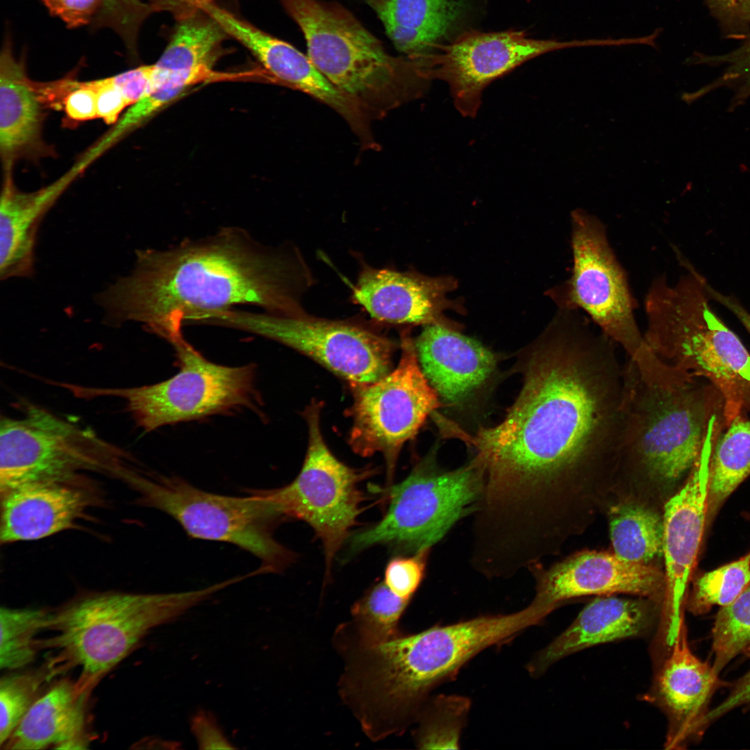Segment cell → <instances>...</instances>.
<instances>
[{"mask_svg":"<svg viewBox=\"0 0 750 750\" xmlns=\"http://www.w3.org/2000/svg\"><path fill=\"white\" fill-rule=\"evenodd\" d=\"M750 475V419L739 415L713 445L708 467L706 523Z\"/></svg>","mask_w":750,"mask_h":750,"instance_id":"29","label":"cell"},{"mask_svg":"<svg viewBox=\"0 0 750 750\" xmlns=\"http://www.w3.org/2000/svg\"><path fill=\"white\" fill-rule=\"evenodd\" d=\"M97 92V117L106 124H115L122 110L128 106L121 90L110 77L90 81Z\"/></svg>","mask_w":750,"mask_h":750,"instance_id":"45","label":"cell"},{"mask_svg":"<svg viewBox=\"0 0 750 750\" xmlns=\"http://www.w3.org/2000/svg\"><path fill=\"white\" fill-rule=\"evenodd\" d=\"M658 619L648 602L610 595L597 598L540 652L529 672L539 674L556 661L592 646L643 636L659 624Z\"/></svg>","mask_w":750,"mask_h":750,"instance_id":"23","label":"cell"},{"mask_svg":"<svg viewBox=\"0 0 750 750\" xmlns=\"http://www.w3.org/2000/svg\"><path fill=\"white\" fill-rule=\"evenodd\" d=\"M660 665L644 699L667 717L665 748H683L700 732L701 722L708 712L706 708L718 684V673L691 651L684 619Z\"/></svg>","mask_w":750,"mask_h":750,"instance_id":"19","label":"cell"},{"mask_svg":"<svg viewBox=\"0 0 750 750\" xmlns=\"http://www.w3.org/2000/svg\"><path fill=\"white\" fill-rule=\"evenodd\" d=\"M545 616L531 602L522 610L475 617L400 637L365 652L362 681L381 710L412 713L427 694L484 649L504 644Z\"/></svg>","mask_w":750,"mask_h":750,"instance_id":"6","label":"cell"},{"mask_svg":"<svg viewBox=\"0 0 750 750\" xmlns=\"http://www.w3.org/2000/svg\"><path fill=\"white\" fill-rule=\"evenodd\" d=\"M322 407L321 402L312 401L304 411L308 444L297 477L281 488L251 490L270 501L285 519H300L313 528L323 546L328 576L363 510L367 498L360 484L375 471L349 467L331 453L320 428Z\"/></svg>","mask_w":750,"mask_h":750,"instance_id":"11","label":"cell"},{"mask_svg":"<svg viewBox=\"0 0 750 750\" xmlns=\"http://www.w3.org/2000/svg\"><path fill=\"white\" fill-rule=\"evenodd\" d=\"M716 437L708 433L684 485L666 503L662 517L665 594L659 635L674 640L683 619L687 585L706 524L709 461Z\"/></svg>","mask_w":750,"mask_h":750,"instance_id":"17","label":"cell"},{"mask_svg":"<svg viewBox=\"0 0 750 750\" xmlns=\"http://www.w3.org/2000/svg\"><path fill=\"white\" fill-rule=\"evenodd\" d=\"M667 363L646 342L622 365L617 467L673 483L690 472L724 401L712 385Z\"/></svg>","mask_w":750,"mask_h":750,"instance_id":"3","label":"cell"},{"mask_svg":"<svg viewBox=\"0 0 750 750\" xmlns=\"http://www.w3.org/2000/svg\"><path fill=\"white\" fill-rule=\"evenodd\" d=\"M203 10L219 23L229 37L248 49L272 76L330 106L356 134L367 130L369 121L366 112L335 88L308 55L215 3Z\"/></svg>","mask_w":750,"mask_h":750,"instance_id":"20","label":"cell"},{"mask_svg":"<svg viewBox=\"0 0 750 750\" xmlns=\"http://www.w3.org/2000/svg\"><path fill=\"white\" fill-rule=\"evenodd\" d=\"M49 610L0 609V669L19 670L30 665L40 650L38 635L46 630Z\"/></svg>","mask_w":750,"mask_h":750,"instance_id":"33","label":"cell"},{"mask_svg":"<svg viewBox=\"0 0 750 750\" xmlns=\"http://www.w3.org/2000/svg\"><path fill=\"white\" fill-rule=\"evenodd\" d=\"M306 272L294 254L267 247L243 229L224 228L169 249L138 251L133 272L99 301L111 322H138L168 340L183 323L238 304L301 312Z\"/></svg>","mask_w":750,"mask_h":750,"instance_id":"2","label":"cell"},{"mask_svg":"<svg viewBox=\"0 0 750 750\" xmlns=\"http://www.w3.org/2000/svg\"><path fill=\"white\" fill-rule=\"evenodd\" d=\"M169 342L175 349L179 366L178 372L172 377L132 388L74 385V394L84 399H122L135 423L146 432L240 408L255 410L260 406L253 365L230 367L211 362L190 344L183 333Z\"/></svg>","mask_w":750,"mask_h":750,"instance_id":"9","label":"cell"},{"mask_svg":"<svg viewBox=\"0 0 750 750\" xmlns=\"http://www.w3.org/2000/svg\"><path fill=\"white\" fill-rule=\"evenodd\" d=\"M122 452L92 430L37 406L22 417H1V494L37 482L65 481L76 471L104 467Z\"/></svg>","mask_w":750,"mask_h":750,"instance_id":"14","label":"cell"},{"mask_svg":"<svg viewBox=\"0 0 750 750\" xmlns=\"http://www.w3.org/2000/svg\"><path fill=\"white\" fill-rule=\"evenodd\" d=\"M61 106L66 116L73 121L81 122L96 118L97 92L91 81L79 82L68 79Z\"/></svg>","mask_w":750,"mask_h":750,"instance_id":"41","label":"cell"},{"mask_svg":"<svg viewBox=\"0 0 750 750\" xmlns=\"http://www.w3.org/2000/svg\"><path fill=\"white\" fill-rule=\"evenodd\" d=\"M599 39H533L522 31H470L457 35L424 58L427 75L445 82L453 104L463 116L474 117L485 88L528 60L558 50L599 47Z\"/></svg>","mask_w":750,"mask_h":750,"instance_id":"16","label":"cell"},{"mask_svg":"<svg viewBox=\"0 0 750 750\" xmlns=\"http://www.w3.org/2000/svg\"><path fill=\"white\" fill-rule=\"evenodd\" d=\"M610 533L614 553L634 563L647 564L662 554V519L642 506L625 503L610 511Z\"/></svg>","mask_w":750,"mask_h":750,"instance_id":"31","label":"cell"},{"mask_svg":"<svg viewBox=\"0 0 750 750\" xmlns=\"http://www.w3.org/2000/svg\"><path fill=\"white\" fill-rule=\"evenodd\" d=\"M483 483L482 469L474 459L443 471L432 456L426 457L401 482L388 487V510L378 522L349 539V551L356 553L376 544L409 553L430 549L476 509Z\"/></svg>","mask_w":750,"mask_h":750,"instance_id":"10","label":"cell"},{"mask_svg":"<svg viewBox=\"0 0 750 750\" xmlns=\"http://www.w3.org/2000/svg\"><path fill=\"white\" fill-rule=\"evenodd\" d=\"M154 65H144L111 76L122 92L128 106L154 91Z\"/></svg>","mask_w":750,"mask_h":750,"instance_id":"43","label":"cell"},{"mask_svg":"<svg viewBox=\"0 0 750 750\" xmlns=\"http://www.w3.org/2000/svg\"><path fill=\"white\" fill-rule=\"evenodd\" d=\"M750 645V584L722 606L712 628L713 667L719 672Z\"/></svg>","mask_w":750,"mask_h":750,"instance_id":"36","label":"cell"},{"mask_svg":"<svg viewBox=\"0 0 750 750\" xmlns=\"http://www.w3.org/2000/svg\"><path fill=\"white\" fill-rule=\"evenodd\" d=\"M750 584V551L740 559L697 577L688 600L693 614L731 603Z\"/></svg>","mask_w":750,"mask_h":750,"instance_id":"35","label":"cell"},{"mask_svg":"<svg viewBox=\"0 0 750 750\" xmlns=\"http://www.w3.org/2000/svg\"><path fill=\"white\" fill-rule=\"evenodd\" d=\"M279 1L301 31L317 69L370 117H381L427 91L431 81L423 62L388 53L340 3Z\"/></svg>","mask_w":750,"mask_h":750,"instance_id":"5","label":"cell"},{"mask_svg":"<svg viewBox=\"0 0 750 750\" xmlns=\"http://www.w3.org/2000/svg\"><path fill=\"white\" fill-rule=\"evenodd\" d=\"M355 390L349 445L362 457L377 452L383 455L390 487L402 446L442 406L440 397L424 376L415 344L407 337L402 340L401 355L395 369Z\"/></svg>","mask_w":750,"mask_h":750,"instance_id":"15","label":"cell"},{"mask_svg":"<svg viewBox=\"0 0 750 750\" xmlns=\"http://www.w3.org/2000/svg\"><path fill=\"white\" fill-rule=\"evenodd\" d=\"M409 601L395 594L384 581H378L355 603L351 612L363 649L399 636L397 624Z\"/></svg>","mask_w":750,"mask_h":750,"instance_id":"32","label":"cell"},{"mask_svg":"<svg viewBox=\"0 0 750 750\" xmlns=\"http://www.w3.org/2000/svg\"><path fill=\"white\" fill-rule=\"evenodd\" d=\"M381 22L396 49L420 60L455 29L462 0H364Z\"/></svg>","mask_w":750,"mask_h":750,"instance_id":"28","label":"cell"},{"mask_svg":"<svg viewBox=\"0 0 750 750\" xmlns=\"http://www.w3.org/2000/svg\"><path fill=\"white\" fill-rule=\"evenodd\" d=\"M214 0H147L153 12H167L176 21L187 18L210 4Z\"/></svg>","mask_w":750,"mask_h":750,"instance_id":"48","label":"cell"},{"mask_svg":"<svg viewBox=\"0 0 750 750\" xmlns=\"http://www.w3.org/2000/svg\"><path fill=\"white\" fill-rule=\"evenodd\" d=\"M469 706L462 697H437L419 728L417 744L423 749H458Z\"/></svg>","mask_w":750,"mask_h":750,"instance_id":"38","label":"cell"},{"mask_svg":"<svg viewBox=\"0 0 750 750\" xmlns=\"http://www.w3.org/2000/svg\"><path fill=\"white\" fill-rule=\"evenodd\" d=\"M133 482L146 505L172 517L188 536L235 545L259 560L263 574L281 572L294 560L274 535L285 519L270 501L251 490L247 497L222 495L178 476L146 473Z\"/></svg>","mask_w":750,"mask_h":750,"instance_id":"8","label":"cell"},{"mask_svg":"<svg viewBox=\"0 0 750 750\" xmlns=\"http://www.w3.org/2000/svg\"><path fill=\"white\" fill-rule=\"evenodd\" d=\"M681 261L687 272L675 283L663 274L650 284L644 341L663 361L710 381L723 398L726 428L750 414V353L711 308L705 278Z\"/></svg>","mask_w":750,"mask_h":750,"instance_id":"4","label":"cell"},{"mask_svg":"<svg viewBox=\"0 0 750 750\" xmlns=\"http://www.w3.org/2000/svg\"><path fill=\"white\" fill-rule=\"evenodd\" d=\"M414 344L424 376L439 397L450 405L466 401L496 368L491 351L443 325H426Z\"/></svg>","mask_w":750,"mask_h":750,"instance_id":"22","label":"cell"},{"mask_svg":"<svg viewBox=\"0 0 750 750\" xmlns=\"http://www.w3.org/2000/svg\"><path fill=\"white\" fill-rule=\"evenodd\" d=\"M570 276L550 294L559 309L583 311L627 356L645 343L626 272L610 244L605 224L588 211L571 212Z\"/></svg>","mask_w":750,"mask_h":750,"instance_id":"12","label":"cell"},{"mask_svg":"<svg viewBox=\"0 0 750 750\" xmlns=\"http://www.w3.org/2000/svg\"><path fill=\"white\" fill-rule=\"evenodd\" d=\"M189 87L184 81L172 80L132 104L110 131L83 154L76 163L78 167L84 171L92 161L126 133L159 111Z\"/></svg>","mask_w":750,"mask_h":750,"instance_id":"37","label":"cell"},{"mask_svg":"<svg viewBox=\"0 0 750 750\" xmlns=\"http://www.w3.org/2000/svg\"><path fill=\"white\" fill-rule=\"evenodd\" d=\"M49 10L68 27L76 28L92 22L101 0H42Z\"/></svg>","mask_w":750,"mask_h":750,"instance_id":"42","label":"cell"},{"mask_svg":"<svg viewBox=\"0 0 750 750\" xmlns=\"http://www.w3.org/2000/svg\"><path fill=\"white\" fill-rule=\"evenodd\" d=\"M152 12L149 5L142 0H101L92 24L94 28L112 30L134 53L141 26Z\"/></svg>","mask_w":750,"mask_h":750,"instance_id":"39","label":"cell"},{"mask_svg":"<svg viewBox=\"0 0 750 750\" xmlns=\"http://www.w3.org/2000/svg\"><path fill=\"white\" fill-rule=\"evenodd\" d=\"M616 345L580 310L559 309L528 349L522 388L503 420L462 438L483 473L485 521L524 533L539 524L550 489L617 467L623 380Z\"/></svg>","mask_w":750,"mask_h":750,"instance_id":"1","label":"cell"},{"mask_svg":"<svg viewBox=\"0 0 750 750\" xmlns=\"http://www.w3.org/2000/svg\"><path fill=\"white\" fill-rule=\"evenodd\" d=\"M619 593L664 601L665 577L654 567L626 561L614 553L584 551L542 574L533 601L550 614L570 599Z\"/></svg>","mask_w":750,"mask_h":750,"instance_id":"18","label":"cell"},{"mask_svg":"<svg viewBox=\"0 0 750 750\" xmlns=\"http://www.w3.org/2000/svg\"><path fill=\"white\" fill-rule=\"evenodd\" d=\"M13 672V671H10ZM60 673L49 661L25 672L7 673L0 679V746L6 742L26 712Z\"/></svg>","mask_w":750,"mask_h":750,"instance_id":"34","label":"cell"},{"mask_svg":"<svg viewBox=\"0 0 750 750\" xmlns=\"http://www.w3.org/2000/svg\"><path fill=\"white\" fill-rule=\"evenodd\" d=\"M455 285L450 278L366 267L353 288V298L381 322L437 324L454 329L442 319V312L451 307L447 293Z\"/></svg>","mask_w":750,"mask_h":750,"instance_id":"21","label":"cell"},{"mask_svg":"<svg viewBox=\"0 0 750 750\" xmlns=\"http://www.w3.org/2000/svg\"><path fill=\"white\" fill-rule=\"evenodd\" d=\"M428 551L391 559L385 570V584L399 597L410 599L423 579Z\"/></svg>","mask_w":750,"mask_h":750,"instance_id":"40","label":"cell"},{"mask_svg":"<svg viewBox=\"0 0 750 750\" xmlns=\"http://www.w3.org/2000/svg\"><path fill=\"white\" fill-rule=\"evenodd\" d=\"M223 582L186 592L140 594L105 592L49 610L40 649L56 651L49 661L61 672L78 667V681L92 688L129 656L153 628L177 617L224 588Z\"/></svg>","mask_w":750,"mask_h":750,"instance_id":"7","label":"cell"},{"mask_svg":"<svg viewBox=\"0 0 750 750\" xmlns=\"http://www.w3.org/2000/svg\"><path fill=\"white\" fill-rule=\"evenodd\" d=\"M191 728L201 749H235L208 712L201 710L195 713L191 719Z\"/></svg>","mask_w":750,"mask_h":750,"instance_id":"46","label":"cell"},{"mask_svg":"<svg viewBox=\"0 0 750 750\" xmlns=\"http://www.w3.org/2000/svg\"><path fill=\"white\" fill-rule=\"evenodd\" d=\"M165 51L156 65L170 69H212L229 37L219 23L204 10L176 21Z\"/></svg>","mask_w":750,"mask_h":750,"instance_id":"30","label":"cell"},{"mask_svg":"<svg viewBox=\"0 0 750 750\" xmlns=\"http://www.w3.org/2000/svg\"><path fill=\"white\" fill-rule=\"evenodd\" d=\"M748 703H750V669L738 681L722 703L706 713L701 722L700 729H703L708 723L731 710Z\"/></svg>","mask_w":750,"mask_h":750,"instance_id":"47","label":"cell"},{"mask_svg":"<svg viewBox=\"0 0 750 750\" xmlns=\"http://www.w3.org/2000/svg\"><path fill=\"white\" fill-rule=\"evenodd\" d=\"M77 175L69 170L53 183L31 192L15 185L5 172L0 203V278L32 276L35 247L41 222Z\"/></svg>","mask_w":750,"mask_h":750,"instance_id":"26","label":"cell"},{"mask_svg":"<svg viewBox=\"0 0 750 750\" xmlns=\"http://www.w3.org/2000/svg\"><path fill=\"white\" fill-rule=\"evenodd\" d=\"M67 481L33 483L1 494V542L40 540L72 528L89 499Z\"/></svg>","mask_w":750,"mask_h":750,"instance_id":"25","label":"cell"},{"mask_svg":"<svg viewBox=\"0 0 750 750\" xmlns=\"http://www.w3.org/2000/svg\"><path fill=\"white\" fill-rule=\"evenodd\" d=\"M91 688L61 678L35 701L6 742V749L88 748V702Z\"/></svg>","mask_w":750,"mask_h":750,"instance_id":"24","label":"cell"},{"mask_svg":"<svg viewBox=\"0 0 750 750\" xmlns=\"http://www.w3.org/2000/svg\"><path fill=\"white\" fill-rule=\"evenodd\" d=\"M706 290L710 299L728 308L741 322L750 335V312L741 303L731 295H725L715 290L708 283Z\"/></svg>","mask_w":750,"mask_h":750,"instance_id":"49","label":"cell"},{"mask_svg":"<svg viewBox=\"0 0 750 750\" xmlns=\"http://www.w3.org/2000/svg\"><path fill=\"white\" fill-rule=\"evenodd\" d=\"M723 26L733 34H742L750 26V0H706Z\"/></svg>","mask_w":750,"mask_h":750,"instance_id":"44","label":"cell"},{"mask_svg":"<svg viewBox=\"0 0 750 750\" xmlns=\"http://www.w3.org/2000/svg\"><path fill=\"white\" fill-rule=\"evenodd\" d=\"M44 105L7 36L0 58V151L5 172H11L16 160L47 151L42 137Z\"/></svg>","mask_w":750,"mask_h":750,"instance_id":"27","label":"cell"},{"mask_svg":"<svg viewBox=\"0 0 750 750\" xmlns=\"http://www.w3.org/2000/svg\"><path fill=\"white\" fill-rule=\"evenodd\" d=\"M210 324L257 334L287 345L342 377L354 388L391 371L393 343L349 322L301 312L281 315L228 309L209 315Z\"/></svg>","mask_w":750,"mask_h":750,"instance_id":"13","label":"cell"}]
</instances>
